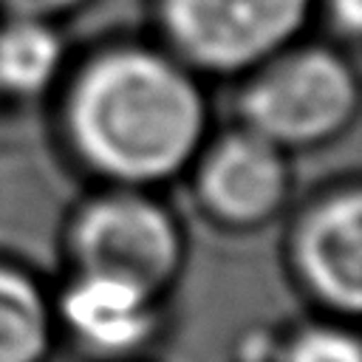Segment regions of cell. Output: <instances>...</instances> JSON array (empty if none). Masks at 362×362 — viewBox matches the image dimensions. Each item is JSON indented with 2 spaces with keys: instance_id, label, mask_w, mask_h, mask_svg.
Returning a JSON list of instances; mask_svg holds the SVG:
<instances>
[{
  "instance_id": "8",
  "label": "cell",
  "mask_w": 362,
  "mask_h": 362,
  "mask_svg": "<svg viewBox=\"0 0 362 362\" xmlns=\"http://www.w3.org/2000/svg\"><path fill=\"white\" fill-rule=\"evenodd\" d=\"M54 339V308L20 266L0 263V362H42Z\"/></svg>"
},
{
  "instance_id": "7",
  "label": "cell",
  "mask_w": 362,
  "mask_h": 362,
  "mask_svg": "<svg viewBox=\"0 0 362 362\" xmlns=\"http://www.w3.org/2000/svg\"><path fill=\"white\" fill-rule=\"evenodd\" d=\"M158 297L122 283L74 274L62 297V320L85 348L122 356L144 345L156 331Z\"/></svg>"
},
{
  "instance_id": "4",
  "label": "cell",
  "mask_w": 362,
  "mask_h": 362,
  "mask_svg": "<svg viewBox=\"0 0 362 362\" xmlns=\"http://www.w3.org/2000/svg\"><path fill=\"white\" fill-rule=\"evenodd\" d=\"M308 0H164L175 45L209 71H238L283 45Z\"/></svg>"
},
{
  "instance_id": "1",
  "label": "cell",
  "mask_w": 362,
  "mask_h": 362,
  "mask_svg": "<svg viewBox=\"0 0 362 362\" xmlns=\"http://www.w3.org/2000/svg\"><path fill=\"white\" fill-rule=\"evenodd\" d=\"M206 107L195 82L170 59L122 48L93 59L65 102L76 158L113 187H153L195 161Z\"/></svg>"
},
{
  "instance_id": "11",
  "label": "cell",
  "mask_w": 362,
  "mask_h": 362,
  "mask_svg": "<svg viewBox=\"0 0 362 362\" xmlns=\"http://www.w3.org/2000/svg\"><path fill=\"white\" fill-rule=\"evenodd\" d=\"M334 14L345 28H356L359 25V14H362V0H334Z\"/></svg>"
},
{
  "instance_id": "12",
  "label": "cell",
  "mask_w": 362,
  "mask_h": 362,
  "mask_svg": "<svg viewBox=\"0 0 362 362\" xmlns=\"http://www.w3.org/2000/svg\"><path fill=\"white\" fill-rule=\"evenodd\" d=\"M6 3L20 8V11H54V8H62L74 0H6Z\"/></svg>"
},
{
  "instance_id": "10",
  "label": "cell",
  "mask_w": 362,
  "mask_h": 362,
  "mask_svg": "<svg viewBox=\"0 0 362 362\" xmlns=\"http://www.w3.org/2000/svg\"><path fill=\"white\" fill-rule=\"evenodd\" d=\"M280 362H362V348L342 325L314 322L286 339Z\"/></svg>"
},
{
  "instance_id": "5",
  "label": "cell",
  "mask_w": 362,
  "mask_h": 362,
  "mask_svg": "<svg viewBox=\"0 0 362 362\" xmlns=\"http://www.w3.org/2000/svg\"><path fill=\"white\" fill-rule=\"evenodd\" d=\"M291 173L286 150L243 127L218 139L198 158V204L223 226H260L286 204Z\"/></svg>"
},
{
  "instance_id": "6",
  "label": "cell",
  "mask_w": 362,
  "mask_h": 362,
  "mask_svg": "<svg viewBox=\"0 0 362 362\" xmlns=\"http://www.w3.org/2000/svg\"><path fill=\"white\" fill-rule=\"evenodd\" d=\"M303 288L334 314L356 317L362 305V195L342 187L314 201L288 243Z\"/></svg>"
},
{
  "instance_id": "3",
  "label": "cell",
  "mask_w": 362,
  "mask_h": 362,
  "mask_svg": "<svg viewBox=\"0 0 362 362\" xmlns=\"http://www.w3.org/2000/svg\"><path fill=\"white\" fill-rule=\"evenodd\" d=\"M356 110V82L328 51H303L266 68L243 93V127L272 144L311 147L337 136Z\"/></svg>"
},
{
  "instance_id": "2",
  "label": "cell",
  "mask_w": 362,
  "mask_h": 362,
  "mask_svg": "<svg viewBox=\"0 0 362 362\" xmlns=\"http://www.w3.org/2000/svg\"><path fill=\"white\" fill-rule=\"evenodd\" d=\"M74 274L99 277L158 297L184 263V235L173 212L141 187H110L85 201L68 226Z\"/></svg>"
},
{
  "instance_id": "9",
  "label": "cell",
  "mask_w": 362,
  "mask_h": 362,
  "mask_svg": "<svg viewBox=\"0 0 362 362\" xmlns=\"http://www.w3.org/2000/svg\"><path fill=\"white\" fill-rule=\"evenodd\" d=\"M59 40L51 28L23 20L0 31V88L8 93L42 90L59 68Z\"/></svg>"
}]
</instances>
